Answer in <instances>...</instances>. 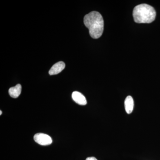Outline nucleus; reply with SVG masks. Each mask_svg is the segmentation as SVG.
<instances>
[{
	"instance_id": "0eeeda50",
	"label": "nucleus",
	"mask_w": 160,
	"mask_h": 160,
	"mask_svg": "<svg viewBox=\"0 0 160 160\" xmlns=\"http://www.w3.org/2000/svg\"><path fill=\"white\" fill-rule=\"evenodd\" d=\"M22 91V86L18 84L14 87H11L9 90V95L12 98H16L19 96Z\"/></svg>"
},
{
	"instance_id": "f257e3e1",
	"label": "nucleus",
	"mask_w": 160,
	"mask_h": 160,
	"mask_svg": "<svg viewBox=\"0 0 160 160\" xmlns=\"http://www.w3.org/2000/svg\"><path fill=\"white\" fill-rule=\"evenodd\" d=\"M85 26L89 29V33L92 38L101 37L104 30V20L99 12L92 11L86 15L84 18Z\"/></svg>"
},
{
	"instance_id": "6e6552de",
	"label": "nucleus",
	"mask_w": 160,
	"mask_h": 160,
	"mask_svg": "<svg viewBox=\"0 0 160 160\" xmlns=\"http://www.w3.org/2000/svg\"><path fill=\"white\" fill-rule=\"evenodd\" d=\"M86 160H98L94 157H89L87 158Z\"/></svg>"
},
{
	"instance_id": "39448f33",
	"label": "nucleus",
	"mask_w": 160,
	"mask_h": 160,
	"mask_svg": "<svg viewBox=\"0 0 160 160\" xmlns=\"http://www.w3.org/2000/svg\"><path fill=\"white\" fill-rule=\"evenodd\" d=\"M65 63L63 62H59L55 64L49 71V74L50 75H53L58 74L65 69Z\"/></svg>"
},
{
	"instance_id": "423d86ee",
	"label": "nucleus",
	"mask_w": 160,
	"mask_h": 160,
	"mask_svg": "<svg viewBox=\"0 0 160 160\" xmlns=\"http://www.w3.org/2000/svg\"><path fill=\"white\" fill-rule=\"evenodd\" d=\"M124 104L126 112L128 114L131 113L134 108V101L131 96H128L126 98Z\"/></svg>"
},
{
	"instance_id": "1a4fd4ad",
	"label": "nucleus",
	"mask_w": 160,
	"mask_h": 160,
	"mask_svg": "<svg viewBox=\"0 0 160 160\" xmlns=\"http://www.w3.org/2000/svg\"><path fill=\"white\" fill-rule=\"evenodd\" d=\"M2 111H1H1H0V115H2Z\"/></svg>"
},
{
	"instance_id": "20e7f679",
	"label": "nucleus",
	"mask_w": 160,
	"mask_h": 160,
	"mask_svg": "<svg viewBox=\"0 0 160 160\" xmlns=\"http://www.w3.org/2000/svg\"><path fill=\"white\" fill-rule=\"evenodd\" d=\"M72 97L73 101L79 105L85 106L87 104V100L86 98L79 92H73L72 94Z\"/></svg>"
},
{
	"instance_id": "f03ea898",
	"label": "nucleus",
	"mask_w": 160,
	"mask_h": 160,
	"mask_svg": "<svg viewBox=\"0 0 160 160\" xmlns=\"http://www.w3.org/2000/svg\"><path fill=\"white\" fill-rule=\"evenodd\" d=\"M132 15L135 22L150 23L154 21L156 12L152 6L142 4L134 7Z\"/></svg>"
},
{
	"instance_id": "7ed1b4c3",
	"label": "nucleus",
	"mask_w": 160,
	"mask_h": 160,
	"mask_svg": "<svg viewBox=\"0 0 160 160\" xmlns=\"http://www.w3.org/2000/svg\"><path fill=\"white\" fill-rule=\"evenodd\" d=\"M34 141L42 146H48L52 143L51 138L48 135L43 133H38L35 135Z\"/></svg>"
}]
</instances>
